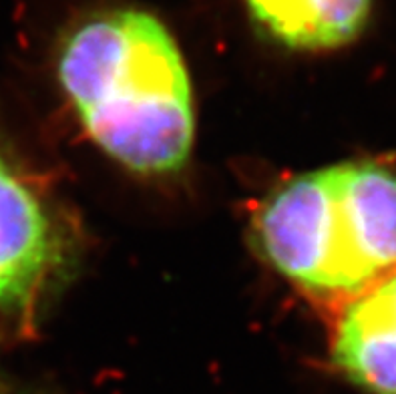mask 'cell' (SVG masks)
Listing matches in <instances>:
<instances>
[{"label":"cell","mask_w":396,"mask_h":394,"mask_svg":"<svg viewBox=\"0 0 396 394\" xmlns=\"http://www.w3.org/2000/svg\"><path fill=\"white\" fill-rule=\"evenodd\" d=\"M274 42L298 53H328L366 30L374 0H239Z\"/></svg>","instance_id":"cell-5"},{"label":"cell","mask_w":396,"mask_h":394,"mask_svg":"<svg viewBox=\"0 0 396 394\" xmlns=\"http://www.w3.org/2000/svg\"><path fill=\"white\" fill-rule=\"evenodd\" d=\"M55 217L0 149V312L26 318L62 261Z\"/></svg>","instance_id":"cell-3"},{"label":"cell","mask_w":396,"mask_h":394,"mask_svg":"<svg viewBox=\"0 0 396 394\" xmlns=\"http://www.w3.org/2000/svg\"><path fill=\"white\" fill-rule=\"evenodd\" d=\"M57 73L82 127L117 163L143 175L185 165L195 133L191 80L157 14L135 4L82 14L60 39Z\"/></svg>","instance_id":"cell-1"},{"label":"cell","mask_w":396,"mask_h":394,"mask_svg":"<svg viewBox=\"0 0 396 394\" xmlns=\"http://www.w3.org/2000/svg\"><path fill=\"white\" fill-rule=\"evenodd\" d=\"M270 264L320 296H350L396 270V167L344 161L279 185L259 207Z\"/></svg>","instance_id":"cell-2"},{"label":"cell","mask_w":396,"mask_h":394,"mask_svg":"<svg viewBox=\"0 0 396 394\" xmlns=\"http://www.w3.org/2000/svg\"><path fill=\"white\" fill-rule=\"evenodd\" d=\"M0 394H14V392H12V390H10V388H8V386H6L2 380H0Z\"/></svg>","instance_id":"cell-6"},{"label":"cell","mask_w":396,"mask_h":394,"mask_svg":"<svg viewBox=\"0 0 396 394\" xmlns=\"http://www.w3.org/2000/svg\"><path fill=\"white\" fill-rule=\"evenodd\" d=\"M332 362L364 394H396V270L346 298Z\"/></svg>","instance_id":"cell-4"}]
</instances>
